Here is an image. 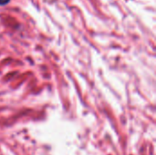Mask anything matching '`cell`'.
<instances>
[{
    "mask_svg": "<svg viewBox=\"0 0 156 155\" xmlns=\"http://www.w3.org/2000/svg\"><path fill=\"white\" fill-rule=\"evenodd\" d=\"M10 0H0V5H6Z\"/></svg>",
    "mask_w": 156,
    "mask_h": 155,
    "instance_id": "obj_1",
    "label": "cell"
}]
</instances>
